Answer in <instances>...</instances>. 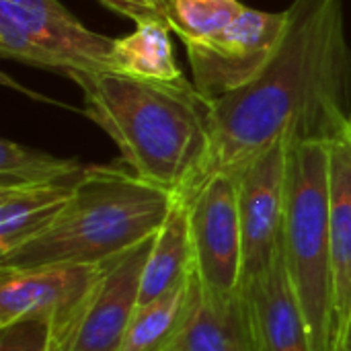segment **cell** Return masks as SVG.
Wrapping results in <instances>:
<instances>
[{"label": "cell", "mask_w": 351, "mask_h": 351, "mask_svg": "<svg viewBox=\"0 0 351 351\" xmlns=\"http://www.w3.org/2000/svg\"><path fill=\"white\" fill-rule=\"evenodd\" d=\"M86 171L88 167L56 183L0 189V255L43 232L70 202Z\"/></svg>", "instance_id": "cell-13"}, {"label": "cell", "mask_w": 351, "mask_h": 351, "mask_svg": "<svg viewBox=\"0 0 351 351\" xmlns=\"http://www.w3.org/2000/svg\"><path fill=\"white\" fill-rule=\"evenodd\" d=\"M350 70L343 0H292L269 64L208 103L210 154L193 187L216 173L237 175L278 142H331L350 123Z\"/></svg>", "instance_id": "cell-1"}, {"label": "cell", "mask_w": 351, "mask_h": 351, "mask_svg": "<svg viewBox=\"0 0 351 351\" xmlns=\"http://www.w3.org/2000/svg\"><path fill=\"white\" fill-rule=\"evenodd\" d=\"M199 294L202 282L193 269L179 288L138 306L119 351H169L189 321Z\"/></svg>", "instance_id": "cell-16"}, {"label": "cell", "mask_w": 351, "mask_h": 351, "mask_svg": "<svg viewBox=\"0 0 351 351\" xmlns=\"http://www.w3.org/2000/svg\"><path fill=\"white\" fill-rule=\"evenodd\" d=\"M84 115L142 179L171 191L193 187L210 154V105L193 82L138 78L113 70L70 72Z\"/></svg>", "instance_id": "cell-2"}, {"label": "cell", "mask_w": 351, "mask_h": 351, "mask_svg": "<svg viewBox=\"0 0 351 351\" xmlns=\"http://www.w3.org/2000/svg\"><path fill=\"white\" fill-rule=\"evenodd\" d=\"M111 70L152 80L183 78L173 53L171 27L160 21L138 23L134 33L115 39Z\"/></svg>", "instance_id": "cell-17"}, {"label": "cell", "mask_w": 351, "mask_h": 351, "mask_svg": "<svg viewBox=\"0 0 351 351\" xmlns=\"http://www.w3.org/2000/svg\"><path fill=\"white\" fill-rule=\"evenodd\" d=\"M329 167L331 142L311 140L290 146L282 257L313 351H337Z\"/></svg>", "instance_id": "cell-4"}, {"label": "cell", "mask_w": 351, "mask_h": 351, "mask_svg": "<svg viewBox=\"0 0 351 351\" xmlns=\"http://www.w3.org/2000/svg\"><path fill=\"white\" fill-rule=\"evenodd\" d=\"M86 167L76 158H62L6 138L0 142V189L56 183L82 173Z\"/></svg>", "instance_id": "cell-18"}, {"label": "cell", "mask_w": 351, "mask_h": 351, "mask_svg": "<svg viewBox=\"0 0 351 351\" xmlns=\"http://www.w3.org/2000/svg\"><path fill=\"white\" fill-rule=\"evenodd\" d=\"M177 193L123 165H88L70 202L37 237L0 255V269L101 265L165 224Z\"/></svg>", "instance_id": "cell-3"}, {"label": "cell", "mask_w": 351, "mask_h": 351, "mask_svg": "<svg viewBox=\"0 0 351 351\" xmlns=\"http://www.w3.org/2000/svg\"><path fill=\"white\" fill-rule=\"evenodd\" d=\"M169 351H255L241 292L232 298H214L202 290Z\"/></svg>", "instance_id": "cell-15"}, {"label": "cell", "mask_w": 351, "mask_h": 351, "mask_svg": "<svg viewBox=\"0 0 351 351\" xmlns=\"http://www.w3.org/2000/svg\"><path fill=\"white\" fill-rule=\"evenodd\" d=\"M169 2H171V0H169Z\"/></svg>", "instance_id": "cell-25"}, {"label": "cell", "mask_w": 351, "mask_h": 351, "mask_svg": "<svg viewBox=\"0 0 351 351\" xmlns=\"http://www.w3.org/2000/svg\"><path fill=\"white\" fill-rule=\"evenodd\" d=\"M288 8L267 12L245 8L224 31L185 43L193 84L210 103L251 82L274 58L286 33Z\"/></svg>", "instance_id": "cell-6"}, {"label": "cell", "mask_w": 351, "mask_h": 351, "mask_svg": "<svg viewBox=\"0 0 351 351\" xmlns=\"http://www.w3.org/2000/svg\"><path fill=\"white\" fill-rule=\"evenodd\" d=\"M241 296L255 351H313L282 251L265 271L243 282Z\"/></svg>", "instance_id": "cell-11"}, {"label": "cell", "mask_w": 351, "mask_h": 351, "mask_svg": "<svg viewBox=\"0 0 351 351\" xmlns=\"http://www.w3.org/2000/svg\"><path fill=\"white\" fill-rule=\"evenodd\" d=\"M193 269L195 261L189 228V204L185 195L177 193L165 224L156 232L142 274L140 306L150 304L179 288L193 274Z\"/></svg>", "instance_id": "cell-14"}, {"label": "cell", "mask_w": 351, "mask_h": 351, "mask_svg": "<svg viewBox=\"0 0 351 351\" xmlns=\"http://www.w3.org/2000/svg\"><path fill=\"white\" fill-rule=\"evenodd\" d=\"M0 53L2 58H12L31 66H41L68 74L66 64L49 49L35 43L16 23L0 14Z\"/></svg>", "instance_id": "cell-20"}, {"label": "cell", "mask_w": 351, "mask_h": 351, "mask_svg": "<svg viewBox=\"0 0 351 351\" xmlns=\"http://www.w3.org/2000/svg\"><path fill=\"white\" fill-rule=\"evenodd\" d=\"M0 14L56 53L70 72L111 70L115 39L84 27L58 0H0Z\"/></svg>", "instance_id": "cell-10"}, {"label": "cell", "mask_w": 351, "mask_h": 351, "mask_svg": "<svg viewBox=\"0 0 351 351\" xmlns=\"http://www.w3.org/2000/svg\"><path fill=\"white\" fill-rule=\"evenodd\" d=\"M113 12L132 19L136 25L144 21H160L169 25V0H101Z\"/></svg>", "instance_id": "cell-22"}, {"label": "cell", "mask_w": 351, "mask_h": 351, "mask_svg": "<svg viewBox=\"0 0 351 351\" xmlns=\"http://www.w3.org/2000/svg\"><path fill=\"white\" fill-rule=\"evenodd\" d=\"M350 123H351V111H350Z\"/></svg>", "instance_id": "cell-24"}, {"label": "cell", "mask_w": 351, "mask_h": 351, "mask_svg": "<svg viewBox=\"0 0 351 351\" xmlns=\"http://www.w3.org/2000/svg\"><path fill=\"white\" fill-rule=\"evenodd\" d=\"M156 234L99 265L74 323L53 351H119L140 306L142 274Z\"/></svg>", "instance_id": "cell-7"}, {"label": "cell", "mask_w": 351, "mask_h": 351, "mask_svg": "<svg viewBox=\"0 0 351 351\" xmlns=\"http://www.w3.org/2000/svg\"><path fill=\"white\" fill-rule=\"evenodd\" d=\"M195 274L214 298H232L243 286L245 249L234 175L216 173L187 193Z\"/></svg>", "instance_id": "cell-5"}, {"label": "cell", "mask_w": 351, "mask_h": 351, "mask_svg": "<svg viewBox=\"0 0 351 351\" xmlns=\"http://www.w3.org/2000/svg\"><path fill=\"white\" fill-rule=\"evenodd\" d=\"M329 224L337 313V350L351 325V123L331 140Z\"/></svg>", "instance_id": "cell-12"}, {"label": "cell", "mask_w": 351, "mask_h": 351, "mask_svg": "<svg viewBox=\"0 0 351 351\" xmlns=\"http://www.w3.org/2000/svg\"><path fill=\"white\" fill-rule=\"evenodd\" d=\"M245 8L241 0H171L169 27L183 43H193L224 31Z\"/></svg>", "instance_id": "cell-19"}, {"label": "cell", "mask_w": 351, "mask_h": 351, "mask_svg": "<svg viewBox=\"0 0 351 351\" xmlns=\"http://www.w3.org/2000/svg\"><path fill=\"white\" fill-rule=\"evenodd\" d=\"M290 146L292 142H278L234 175L245 249L243 282L265 271L282 251Z\"/></svg>", "instance_id": "cell-8"}, {"label": "cell", "mask_w": 351, "mask_h": 351, "mask_svg": "<svg viewBox=\"0 0 351 351\" xmlns=\"http://www.w3.org/2000/svg\"><path fill=\"white\" fill-rule=\"evenodd\" d=\"M99 274V265H49L0 269V325L16 319H45L53 327V348L74 323Z\"/></svg>", "instance_id": "cell-9"}, {"label": "cell", "mask_w": 351, "mask_h": 351, "mask_svg": "<svg viewBox=\"0 0 351 351\" xmlns=\"http://www.w3.org/2000/svg\"><path fill=\"white\" fill-rule=\"evenodd\" d=\"M337 351H351V325L350 329H348V333H346V337H343V341L339 343V350Z\"/></svg>", "instance_id": "cell-23"}, {"label": "cell", "mask_w": 351, "mask_h": 351, "mask_svg": "<svg viewBox=\"0 0 351 351\" xmlns=\"http://www.w3.org/2000/svg\"><path fill=\"white\" fill-rule=\"evenodd\" d=\"M0 351H53V327L35 317L0 325Z\"/></svg>", "instance_id": "cell-21"}]
</instances>
